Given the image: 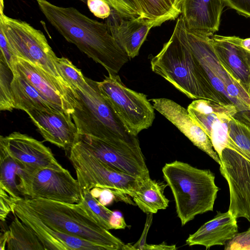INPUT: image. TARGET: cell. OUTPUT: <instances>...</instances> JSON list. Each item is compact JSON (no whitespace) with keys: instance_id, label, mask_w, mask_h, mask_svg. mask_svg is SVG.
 <instances>
[{"instance_id":"cell-1","label":"cell","mask_w":250,"mask_h":250,"mask_svg":"<svg viewBox=\"0 0 250 250\" xmlns=\"http://www.w3.org/2000/svg\"><path fill=\"white\" fill-rule=\"evenodd\" d=\"M36 1L47 21L63 38L103 65L108 74H117L129 61L105 23L90 19L74 7L57 6L47 0Z\"/></svg>"},{"instance_id":"cell-2","label":"cell","mask_w":250,"mask_h":250,"mask_svg":"<svg viewBox=\"0 0 250 250\" xmlns=\"http://www.w3.org/2000/svg\"><path fill=\"white\" fill-rule=\"evenodd\" d=\"M150 65L153 72L188 98L222 104L191 49L181 16L177 20L169 40L151 58Z\"/></svg>"},{"instance_id":"cell-3","label":"cell","mask_w":250,"mask_h":250,"mask_svg":"<svg viewBox=\"0 0 250 250\" xmlns=\"http://www.w3.org/2000/svg\"><path fill=\"white\" fill-rule=\"evenodd\" d=\"M86 80L85 90L74 89L76 102L71 116L78 134L93 136L124 149L141 150L137 136L128 130L100 91L98 82Z\"/></svg>"},{"instance_id":"cell-4","label":"cell","mask_w":250,"mask_h":250,"mask_svg":"<svg viewBox=\"0 0 250 250\" xmlns=\"http://www.w3.org/2000/svg\"><path fill=\"white\" fill-rule=\"evenodd\" d=\"M19 200L54 230L92 242L105 250H125L126 245L100 225L81 201L71 204L42 198L21 197Z\"/></svg>"},{"instance_id":"cell-5","label":"cell","mask_w":250,"mask_h":250,"mask_svg":"<svg viewBox=\"0 0 250 250\" xmlns=\"http://www.w3.org/2000/svg\"><path fill=\"white\" fill-rule=\"evenodd\" d=\"M162 172L172 193L182 226L196 215L213 210L220 189L209 169L197 168L176 160L166 163Z\"/></svg>"},{"instance_id":"cell-6","label":"cell","mask_w":250,"mask_h":250,"mask_svg":"<svg viewBox=\"0 0 250 250\" xmlns=\"http://www.w3.org/2000/svg\"><path fill=\"white\" fill-rule=\"evenodd\" d=\"M187 32L191 49L222 104L234 105L237 120L250 127V96L220 62L210 42L211 36L187 29Z\"/></svg>"},{"instance_id":"cell-7","label":"cell","mask_w":250,"mask_h":250,"mask_svg":"<svg viewBox=\"0 0 250 250\" xmlns=\"http://www.w3.org/2000/svg\"><path fill=\"white\" fill-rule=\"evenodd\" d=\"M69 151V159L82 191L101 188L109 190L116 195H127L132 198L144 180L108 166L78 140Z\"/></svg>"},{"instance_id":"cell-8","label":"cell","mask_w":250,"mask_h":250,"mask_svg":"<svg viewBox=\"0 0 250 250\" xmlns=\"http://www.w3.org/2000/svg\"><path fill=\"white\" fill-rule=\"evenodd\" d=\"M0 30L18 58L31 62L68 85L57 68L58 58L41 30L25 21L6 16L1 9Z\"/></svg>"},{"instance_id":"cell-9","label":"cell","mask_w":250,"mask_h":250,"mask_svg":"<svg viewBox=\"0 0 250 250\" xmlns=\"http://www.w3.org/2000/svg\"><path fill=\"white\" fill-rule=\"evenodd\" d=\"M98 86L130 133L137 136L152 125L155 109L146 95L126 86L117 74H108Z\"/></svg>"},{"instance_id":"cell-10","label":"cell","mask_w":250,"mask_h":250,"mask_svg":"<svg viewBox=\"0 0 250 250\" xmlns=\"http://www.w3.org/2000/svg\"><path fill=\"white\" fill-rule=\"evenodd\" d=\"M219 158L221 174L229 187L228 211L237 219L244 217L250 222V154L229 137Z\"/></svg>"},{"instance_id":"cell-11","label":"cell","mask_w":250,"mask_h":250,"mask_svg":"<svg viewBox=\"0 0 250 250\" xmlns=\"http://www.w3.org/2000/svg\"><path fill=\"white\" fill-rule=\"evenodd\" d=\"M19 188L22 196L31 198L73 204L80 202L82 196L77 179L63 167L43 168L31 172L23 169Z\"/></svg>"},{"instance_id":"cell-12","label":"cell","mask_w":250,"mask_h":250,"mask_svg":"<svg viewBox=\"0 0 250 250\" xmlns=\"http://www.w3.org/2000/svg\"><path fill=\"white\" fill-rule=\"evenodd\" d=\"M78 140L95 157L116 170L141 180L150 178L142 152L123 149L89 135L79 134Z\"/></svg>"},{"instance_id":"cell-13","label":"cell","mask_w":250,"mask_h":250,"mask_svg":"<svg viewBox=\"0 0 250 250\" xmlns=\"http://www.w3.org/2000/svg\"><path fill=\"white\" fill-rule=\"evenodd\" d=\"M0 144L27 172L46 168H63L48 147L28 135L13 132L6 136H0Z\"/></svg>"},{"instance_id":"cell-14","label":"cell","mask_w":250,"mask_h":250,"mask_svg":"<svg viewBox=\"0 0 250 250\" xmlns=\"http://www.w3.org/2000/svg\"><path fill=\"white\" fill-rule=\"evenodd\" d=\"M18 72L25 77L57 109L72 114L76 104V91L42 68L21 58L16 64Z\"/></svg>"},{"instance_id":"cell-15","label":"cell","mask_w":250,"mask_h":250,"mask_svg":"<svg viewBox=\"0 0 250 250\" xmlns=\"http://www.w3.org/2000/svg\"><path fill=\"white\" fill-rule=\"evenodd\" d=\"M19 199L14 200L12 213L35 233L45 250H104L92 242L52 229L30 211Z\"/></svg>"},{"instance_id":"cell-16","label":"cell","mask_w":250,"mask_h":250,"mask_svg":"<svg viewBox=\"0 0 250 250\" xmlns=\"http://www.w3.org/2000/svg\"><path fill=\"white\" fill-rule=\"evenodd\" d=\"M150 101L154 108L173 124L194 146L221 164L209 138L187 108L167 98L152 99Z\"/></svg>"},{"instance_id":"cell-17","label":"cell","mask_w":250,"mask_h":250,"mask_svg":"<svg viewBox=\"0 0 250 250\" xmlns=\"http://www.w3.org/2000/svg\"><path fill=\"white\" fill-rule=\"evenodd\" d=\"M26 112L45 141L67 151L77 142L79 134L71 114L37 109Z\"/></svg>"},{"instance_id":"cell-18","label":"cell","mask_w":250,"mask_h":250,"mask_svg":"<svg viewBox=\"0 0 250 250\" xmlns=\"http://www.w3.org/2000/svg\"><path fill=\"white\" fill-rule=\"evenodd\" d=\"M235 36L213 35L210 42L220 62L250 96V51Z\"/></svg>"},{"instance_id":"cell-19","label":"cell","mask_w":250,"mask_h":250,"mask_svg":"<svg viewBox=\"0 0 250 250\" xmlns=\"http://www.w3.org/2000/svg\"><path fill=\"white\" fill-rule=\"evenodd\" d=\"M106 19L109 32L130 59L138 55L150 30L154 27L148 21L139 17L125 18L112 8Z\"/></svg>"},{"instance_id":"cell-20","label":"cell","mask_w":250,"mask_h":250,"mask_svg":"<svg viewBox=\"0 0 250 250\" xmlns=\"http://www.w3.org/2000/svg\"><path fill=\"white\" fill-rule=\"evenodd\" d=\"M225 6L223 0H181V14L188 30L212 36Z\"/></svg>"},{"instance_id":"cell-21","label":"cell","mask_w":250,"mask_h":250,"mask_svg":"<svg viewBox=\"0 0 250 250\" xmlns=\"http://www.w3.org/2000/svg\"><path fill=\"white\" fill-rule=\"evenodd\" d=\"M237 218L229 211L217 214L201 226L186 241L189 246L201 245L206 249L216 245H225L238 233Z\"/></svg>"},{"instance_id":"cell-22","label":"cell","mask_w":250,"mask_h":250,"mask_svg":"<svg viewBox=\"0 0 250 250\" xmlns=\"http://www.w3.org/2000/svg\"><path fill=\"white\" fill-rule=\"evenodd\" d=\"M189 112L208 137L212 127L232 117L237 119L238 110L232 104H222L206 99L194 100L188 108Z\"/></svg>"},{"instance_id":"cell-23","label":"cell","mask_w":250,"mask_h":250,"mask_svg":"<svg viewBox=\"0 0 250 250\" xmlns=\"http://www.w3.org/2000/svg\"><path fill=\"white\" fill-rule=\"evenodd\" d=\"M139 17L151 22L154 27L174 20L181 14V0H130Z\"/></svg>"},{"instance_id":"cell-24","label":"cell","mask_w":250,"mask_h":250,"mask_svg":"<svg viewBox=\"0 0 250 250\" xmlns=\"http://www.w3.org/2000/svg\"><path fill=\"white\" fill-rule=\"evenodd\" d=\"M11 88L16 109L25 112L35 109L59 110L52 105L25 77L18 72L13 75Z\"/></svg>"},{"instance_id":"cell-25","label":"cell","mask_w":250,"mask_h":250,"mask_svg":"<svg viewBox=\"0 0 250 250\" xmlns=\"http://www.w3.org/2000/svg\"><path fill=\"white\" fill-rule=\"evenodd\" d=\"M167 186L150 178L143 180L132 197L133 200L144 213H156L168 206L169 200L164 193Z\"/></svg>"},{"instance_id":"cell-26","label":"cell","mask_w":250,"mask_h":250,"mask_svg":"<svg viewBox=\"0 0 250 250\" xmlns=\"http://www.w3.org/2000/svg\"><path fill=\"white\" fill-rule=\"evenodd\" d=\"M23 167L12 158L5 147L0 144V190L10 197L18 199L22 195L19 179Z\"/></svg>"},{"instance_id":"cell-27","label":"cell","mask_w":250,"mask_h":250,"mask_svg":"<svg viewBox=\"0 0 250 250\" xmlns=\"http://www.w3.org/2000/svg\"><path fill=\"white\" fill-rule=\"evenodd\" d=\"M9 226L8 250H45L35 233L15 214Z\"/></svg>"},{"instance_id":"cell-28","label":"cell","mask_w":250,"mask_h":250,"mask_svg":"<svg viewBox=\"0 0 250 250\" xmlns=\"http://www.w3.org/2000/svg\"><path fill=\"white\" fill-rule=\"evenodd\" d=\"M81 201L90 215L107 230L115 229L113 222L116 213L104 206L93 195L90 190L82 191Z\"/></svg>"},{"instance_id":"cell-29","label":"cell","mask_w":250,"mask_h":250,"mask_svg":"<svg viewBox=\"0 0 250 250\" xmlns=\"http://www.w3.org/2000/svg\"><path fill=\"white\" fill-rule=\"evenodd\" d=\"M57 68L64 82L72 89L84 90L88 86L86 77L67 58H58Z\"/></svg>"},{"instance_id":"cell-30","label":"cell","mask_w":250,"mask_h":250,"mask_svg":"<svg viewBox=\"0 0 250 250\" xmlns=\"http://www.w3.org/2000/svg\"><path fill=\"white\" fill-rule=\"evenodd\" d=\"M13 74L3 62L0 60V110L12 111L15 108L11 88Z\"/></svg>"},{"instance_id":"cell-31","label":"cell","mask_w":250,"mask_h":250,"mask_svg":"<svg viewBox=\"0 0 250 250\" xmlns=\"http://www.w3.org/2000/svg\"><path fill=\"white\" fill-rule=\"evenodd\" d=\"M228 135L239 148L250 154V127L232 117L229 123Z\"/></svg>"},{"instance_id":"cell-32","label":"cell","mask_w":250,"mask_h":250,"mask_svg":"<svg viewBox=\"0 0 250 250\" xmlns=\"http://www.w3.org/2000/svg\"><path fill=\"white\" fill-rule=\"evenodd\" d=\"M0 60L5 62L12 71L13 75L18 73L17 62L18 57L16 56L9 44L3 33L0 30Z\"/></svg>"},{"instance_id":"cell-33","label":"cell","mask_w":250,"mask_h":250,"mask_svg":"<svg viewBox=\"0 0 250 250\" xmlns=\"http://www.w3.org/2000/svg\"><path fill=\"white\" fill-rule=\"evenodd\" d=\"M103 0L107 3L111 8L125 18L131 19L139 17L137 10L130 0Z\"/></svg>"},{"instance_id":"cell-34","label":"cell","mask_w":250,"mask_h":250,"mask_svg":"<svg viewBox=\"0 0 250 250\" xmlns=\"http://www.w3.org/2000/svg\"><path fill=\"white\" fill-rule=\"evenodd\" d=\"M87 5L90 12L96 17L104 19L111 13V7L103 0H86Z\"/></svg>"},{"instance_id":"cell-35","label":"cell","mask_w":250,"mask_h":250,"mask_svg":"<svg viewBox=\"0 0 250 250\" xmlns=\"http://www.w3.org/2000/svg\"><path fill=\"white\" fill-rule=\"evenodd\" d=\"M225 6L235 10L239 14L250 18V0H223Z\"/></svg>"},{"instance_id":"cell-36","label":"cell","mask_w":250,"mask_h":250,"mask_svg":"<svg viewBox=\"0 0 250 250\" xmlns=\"http://www.w3.org/2000/svg\"><path fill=\"white\" fill-rule=\"evenodd\" d=\"M14 199L5 191L0 190V219L1 222H4L10 212H12Z\"/></svg>"},{"instance_id":"cell-37","label":"cell","mask_w":250,"mask_h":250,"mask_svg":"<svg viewBox=\"0 0 250 250\" xmlns=\"http://www.w3.org/2000/svg\"><path fill=\"white\" fill-rule=\"evenodd\" d=\"M153 213L147 214L146 222L145 225V228L143 231L142 234L140 239L134 245H131L130 250H143V248L146 243V239L147 232L150 227L152 221Z\"/></svg>"},{"instance_id":"cell-38","label":"cell","mask_w":250,"mask_h":250,"mask_svg":"<svg viewBox=\"0 0 250 250\" xmlns=\"http://www.w3.org/2000/svg\"><path fill=\"white\" fill-rule=\"evenodd\" d=\"M177 248L175 245H168L165 242L157 245L146 244L143 248V250H175Z\"/></svg>"},{"instance_id":"cell-39","label":"cell","mask_w":250,"mask_h":250,"mask_svg":"<svg viewBox=\"0 0 250 250\" xmlns=\"http://www.w3.org/2000/svg\"><path fill=\"white\" fill-rule=\"evenodd\" d=\"M9 238V229L3 232V234H1L0 238V250H5V246L8 242Z\"/></svg>"},{"instance_id":"cell-40","label":"cell","mask_w":250,"mask_h":250,"mask_svg":"<svg viewBox=\"0 0 250 250\" xmlns=\"http://www.w3.org/2000/svg\"><path fill=\"white\" fill-rule=\"evenodd\" d=\"M241 44L246 49L250 51V38L240 39Z\"/></svg>"},{"instance_id":"cell-41","label":"cell","mask_w":250,"mask_h":250,"mask_svg":"<svg viewBox=\"0 0 250 250\" xmlns=\"http://www.w3.org/2000/svg\"><path fill=\"white\" fill-rule=\"evenodd\" d=\"M248 250H250V246L248 248Z\"/></svg>"},{"instance_id":"cell-42","label":"cell","mask_w":250,"mask_h":250,"mask_svg":"<svg viewBox=\"0 0 250 250\" xmlns=\"http://www.w3.org/2000/svg\"><path fill=\"white\" fill-rule=\"evenodd\" d=\"M249 229H250V227Z\"/></svg>"}]
</instances>
